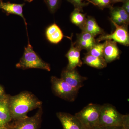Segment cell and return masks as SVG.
<instances>
[{
  "mask_svg": "<svg viewBox=\"0 0 129 129\" xmlns=\"http://www.w3.org/2000/svg\"><path fill=\"white\" fill-rule=\"evenodd\" d=\"M41 101L27 91L9 98V108L12 120L25 117L29 112L41 107Z\"/></svg>",
  "mask_w": 129,
  "mask_h": 129,
  "instance_id": "obj_1",
  "label": "cell"
},
{
  "mask_svg": "<svg viewBox=\"0 0 129 129\" xmlns=\"http://www.w3.org/2000/svg\"><path fill=\"white\" fill-rule=\"evenodd\" d=\"M122 126L129 129V116L123 115L109 104L102 106L99 115V127Z\"/></svg>",
  "mask_w": 129,
  "mask_h": 129,
  "instance_id": "obj_2",
  "label": "cell"
},
{
  "mask_svg": "<svg viewBox=\"0 0 129 129\" xmlns=\"http://www.w3.org/2000/svg\"><path fill=\"white\" fill-rule=\"evenodd\" d=\"M18 68L22 69L36 68L51 70L50 64L44 61L35 52L33 47L30 43L28 39V43L25 47L23 55L20 61L16 65Z\"/></svg>",
  "mask_w": 129,
  "mask_h": 129,
  "instance_id": "obj_3",
  "label": "cell"
},
{
  "mask_svg": "<svg viewBox=\"0 0 129 129\" xmlns=\"http://www.w3.org/2000/svg\"><path fill=\"white\" fill-rule=\"evenodd\" d=\"M101 105L90 103L75 116L82 123L86 129H94L99 127Z\"/></svg>",
  "mask_w": 129,
  "mask_h": 129,
  "instance_id": "obj_4",
  "label": "cell"
},
{
  "mask_svg": "<svg viewBox=\"0 0 129 129\" xmlns=\"http://www.w3.org/2000/svg\"><path fill=\"white\" fill-rule=\"evenodd\" d=\"M51 80L52 89L56 95L70 102L75 100L79 90L73 88L61 78L52 76Z\"/></svg>",
  "mask_w": 129,
  "mask_h": 129,
  "instance_id": "obj_5",
  "label": "cell"
},
{
  "mask_svg": "<svg viewBox=\"0 0 129 129\" xmlns=\"http://www.w3.org/2000/svg\"><path fill=\"white\" fill-rule=\"evenodd\" d=\"M111 21L115 27V31L111 34L101 35L96 39L97 43H99L102 41L111 40L125 46H128L129 34L128 26L118 25Z\"/></svg>",
  "mask_w": 129,
  "mask_h": 129,
  "instance_id": "obj_6",
  "label": "cell"
},
{
  "mask_svg": "<svg viewBox=\"0 0 129 129\" xmlns=\"http://www.w3.org/2000/svg\"><path fill=\"white\" fill-rule=\"evenodd\" d=\"M42 110L40 109L31 117H25L14 120L9 124V129H39L41 122Z\"/></svg>",
  "mask_w": 129,
  "mask_h": 129,
  "instance_id": "obj_7",
  "label": "cell"
},
{
  "mask_svg": "<svg viewBox=\"0 0 129 129\" xmlns=\"http://www.w3.org/2000/svg\"><path fill=\"white\" fill-rule=\"evenodd\" d=\"M61 78L73 88L79 90L83 86L84 81L87 79L86 77L81 76L76 69L63 70L61 74Z\"/></svg>",
  "mask_w": 129,
  "mask_h": 129,
  "instance_id": "obj_8",
  "label": "cell"
},
{
  "mask_svg": "<svg viewBox=\"0 0 129 129\" xmlns=\"http://www.w3.org/2000/svg\"><path fill=\"white\" fill-rule=\"evenodd\" d=\"M56 115L61 123L63 129H86L75 116L64 112H58Z\"/></svg>",
  "mask_w": 129,
  "mask_h": 129,
  "instance_id": "obj_9",
  "label": "cell"
},
{
  "mask_svg": "<svg viewBox=\"0 0 129 129\" xmlns=\"http://www.w3.org/2000/svg\"><path fill=\"white\" fill-rule=\"evenodd\" d=\"M70 39L71 40V45L69 50L66 55V57L68 60V64L66 68L72 70L75 69L78 67H81L83 62L80 59V51L81 50L72 42V37Z\"/></svg>",
  "mask_w": 129,
  "mask_h": 129,
  "instance_id": "obj_10",
  "label": "cell"
},
{
  "mask_svg": "<svg viewBox=\"0 0 129 129\" xmlns=\"http://www.w3.org/2000/svg\"><path fill=\"white\" fill-rule=\"evenodd\" d=\"M103 50V57L107 63L112 62L119 58L120 51L117 42L111 40L105 41Z\"/></svg>",
  "mask_w": 129,
  "mask_h": 129,
  "instance_id": "obj_11",
  "label": "cell"
},
{
  "mask_svg": "<svg viewBox=\"0 0 129 129\" xmlns=\"http://www.w3.org/2000/svg\"><path fill=\"white\" fill-rule=\"evenodd\" d=\"M74 43L81 50L89 51L97 43L94 36L88 32L82 31L77 35L76 41Z\"/></svg>",
  "mask_w": 129,
  "mask_h": 129,
  "instance_id": "obj_12",
  "label": "cell"
},
{
  "mask_svg": "<svg viewBox=\"0 0 129 129\" xmlns=\"http://www.w3.org/2000/svg\"><path fill=\"white\" fill-rule=\"evenodd\" d=\"M25 5L24 3L17 4L11 3L10 2H4L2 0H0V9L6 13L7 15L14 14L21 17L23 19L27 28V23L23 14V7Z\"/></svg>",
  "mask_w": 129,
  "mask_h": 129,
  "instance_id": "obj_13",
  "label": "cell"
},
{
  "mask_svg": "<svg viewBox=\"0 0 129 129\" xmlns=\"http://www.w3.org/2000/svg\"><path fill=\"white\" fill-rule=\"evenodd\" d=\"M110 20L117 24L128 26L129 14L122 7H113L110 8Z\"/></svg>",
  "mask_w": 129,
  "mask_h": 129,
  "instance_id": "obj_14",
  "label": "cell"
},
{
  "mask_svg": "<svg viewBox=\"0 0 129 129\" xmlns=\"http://www.w3.org/2000/svg\"><path fill=\"white\" fill-rule=\"evenodd\" d=\"M45 35L47 40L51 43L55 44L60 43L65 36L60 27L55 23L47 28Z\"/></svg>",
  "mask_w": 129,
  "mask_h": 129,
  "instance_id": "obj_15",
  "label": "cell"
},
{
  "mask_svg": "<svg viewBox=\"0 0 129 129\" xmlns=\"http://www.w3.org/2000/svg\"><path fill=\"white\" fill-rule=\"evenodd\" d=\"M80 28L82 31L90 33L95 37L98 35L105 34L104 30L98 24L94 18L91 16L86 17L85 22Z\"/></svg>",
  "mask_w": 129,
  "mask_h": 129,
  "instance_id": "obj_16",
  "label": "cell"
},
{
  "mask_svg": "<svg viewBox=\"0 0 129 129\" xmlns=\"http://www.w3.org/2000/svg\"><path fill=\"white\" fill-rule=\"evenodd\" d=\"M9 99L3 96L0 98V120L5 125L12 120L9 108Z\"/></svg>",
  "mask_w": 129,
  "mask_h": 129,
  "instance_id": "obj_17",
  "label": "cell"
},
{
  "mask_svg": "<svg viewBox=\"0 0 129 129\" xmlns=\"http://www.w3.org/2000/svg\"><path fill=\"white\" fill-rule=\"evenodd\" d=\"M83 60L84 64L98 69L106 68L107 64L104 58L96 57L87 54Z\"/></svg>",
  "mask_w": 129,
  "mask_h": 129,
  "instance_id": "obj_18",
  "label": "cell"
},
{
  "mask_svg": "<svg viewBox=\"0 0 129 129\" xmlns=\"http://www.w3.org/2000/svg\"><path fill=\"white\" fill-rule=\"evenodd\" d=\"M86 17V14L74 8L70 14V20L72 23L80 28L85 22Z\"/></svg>",
  "mask_w": 129,
  "mask_h": 129,
  "instance_id": "obj_19",
  "label": "cell"
},
{
  "mask_svg": "<svg viewBox=\"0 0 129 129\" xmlns=\"http://www.w3.org/2000/svg\"><path fill=\"white\" fill-rule=\"evenodd\" d=\"M104 43H97L90 50L88 51L87 54L96 57H103V50Z\"/></svg>",
  "mask_w": 129,
  "mask_h": 129,
  "instance_id": "obj_20",
  "label": "cell"
},
{
  "mask_svg": "<svg viewBox=\"0 0 129 129\" xmlns=\"http://www.w3.org/2000/svg\"><path fill=\"white\" fill-rule=\"evenodd\" d=\"M73 5L75 9L83 11V8L88 6L90 3L92 4L91 0H67Z\"/></svg>",
  "mask_w": 129,
  "mask_h": 129,
  "instance_id": "obj_21",
  "label": "cell"
},
{
  "mask_svg": "<svg viewBox=\"0 0 129 129\" xmlns=\"http://www.w3.org/2000/svg\"><path fill=\"white\" fill-rule=\"evenodd\" d=\"M51 13H54L60 7L61 0H44Z\"/></svg>",
  "mask_w": 129,
  "mask_h": 129,
  "instance_id": "obj_22",
  "label": "cell"
},
{
  "mask_svg": "<svg viewBox=\"0 0 129 129\" xmlns=\"http://www.w3.org/2000/svg\"><path fill=\"white\" fill-rule=\"evenodd\" d=\"M92 5L99 8V9L103 10L104 8L110 9L113 6L111 0H91Z\"/></svg>",
  "mask_w": 129,
  "mask_h": 129,
  "instance_id": "obj_23",
  "label": "cell"
},
{
  "mask_svg": "<svg viewBox=\"0 0 129 129\" xmlns=\"http://www.w3.org/2000/svg\"><path fill=\"white\" fill-rule=\"evenodd\" d=\"M94 129H126L122 126H112V127H98Z\"/></svg>",
  "mask_w": 129,
  "mask_h": 129,
  "instance_id": "obj_24",
  "label": "cell"
},
{
  "mask_svg": "<svg viewBox=\"0 0 129 129\" xmlns=\"http://www.w3.org/2000/svg\"><path fill=\"white\" fill-rule=\"evenodd\" d=\"M123 3L122 8L129 14V0H125Z\"/></svg>",
  "mask_w": 129,
  "mask_h": 129,
  "instance_id": "obj_25",
  "label": "cell"
},
{
  "mask_svg": "<svg viewBox=\"0 0 129 129\" xmlns=\"http://www.w3.org/2000/svg\"><path fill=\"white\" fill-rule=\"evenodd\" d=\"M112 3L113 5L115 3L118 2H124L125 0H111Z\"/></svg>",
  "mask_w": 129,
  "mask_h": 129,
  "instance_id": "obj_26",
  "label": "cell"
},
{
  "mask_svg": "<svg viewBox=\"0 0 129 129\" xmlns=\"http://www.w3.org/2000/svg\"><path fill=\"white\" fill-rule=\"evenodd\" d=\"M4 91L3 88L0 86V98L3 96Z\"/></svg>",
  "mask_w": 129,
  "mask_h": 129,
  "instance_id": "obj_27",
  "label": "cell"
},
{
  "mask_svg": "<svg viewBox=\"0 0 129 129\" xmlns=\"http://www.w3.org/2000/svg\"><path fill=\"white\" fill-rule=\"evenodd\" d=\"M9 123L7 124L4 125L3 126H0V129H6L8 127Z\"/></svg>",
  "mask_w": 129,
  "mask_h": 129,
  "instance_id": "obj_28",
  "label": "cell"
},
{
  "mask_svg": "<svg viewBox=\"0 0 129 129\" xmlns=\"http://www.w3.org/2000/svg\"><path fill=\"white\" fill-rule=\"evenodd\" d=\"M24 1L26 2H28L29 3H30L33 1V0H23Z\"/></svg>",
  "mask_w": 129,
  "mask_h": 129,
  "instance_id": "obj_29",
  "label": "cell"
},
{
  "mask_svg": "<svg viewBox=\"0 0 129 129\" xmlns=\"http://www.w3.org/2000/svg\"><path fill=\"white\" fill-rule=\"evenodd\" d=\"M5 125H6L3 124V123L0 120V126H3Z\"/></svg>",
  "mask_w": 129,
  "mask_h": 129,
  "instance_id": "obj_30",
  "label": "cell"
},
{
  "mask_svg": "<svg viewBox=\"0 0 129 129\" xmlns=\"http://www.w3.org/2000/svg\"><path fill=\"white\" fill-rule=\"evenodd\" d=\"M9 125H8V127L6 129H9Z\"/></svg>",
  "mask_w": 129,
  "mask_h": 129,
  "instance_id": "obj_31",
  "label": "cell"
}]
</instances>
